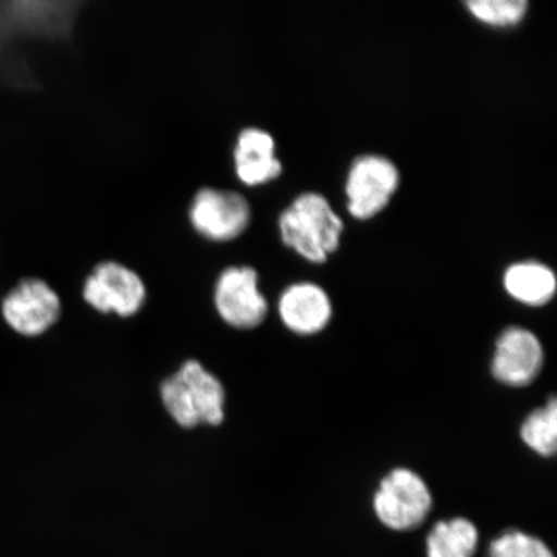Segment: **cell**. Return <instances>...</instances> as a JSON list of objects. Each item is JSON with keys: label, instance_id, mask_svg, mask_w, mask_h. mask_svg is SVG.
<instances>
[{"label": "cell", "instance_id": "obj_16", "mask_svg": "<svg viewBox=\"0 0 557 557\" xmlns=\"http://www.w3.org/2000/svg\"><path fill=\"white\" fill-rule=\"evenodd\" d=\"M486 557H555L539 537L517 529L499 534L487 547Z\"/></svg>", "mask_w": 557, "mask_h": 557}, {"label": "cell", "instance_id": "obj_8", "mask_svg": "<svg viewBox=\"0 0 557 557\" xmlns=\"http://www.w3.org/2000/svg\"><path fill=\"white\" fill-rule=\"evenodd\" d=\"M61 298L44 278L26 277L3 298L2 315L24 337H39L59 322Z\"/></svg>", "mask_w": 557, "mask_h": 557}, {"label": "cell", "instance_id": "obj_15", "mask_svg": "<svg viewBox=\"0 0 557 557\" xmlns=\"http://www.w3.org/2000/svg\"><path fill=\"white\" fill-rule=\"evenodd\" d=\"M470 15L493 27H512L528 13L527 0H471L465 3Z\"/></svg>", "mask_w": 557, "mask_h": 557}, {"label": "cell", "instance_id": "obj_7", "mask_svg": "<svg viewBox=\"0 0 557 557\" xmlns=\"http://www.w3.org/2000/svg\"><path fill=\"white\" fill-rule=\"evenodd\" d=\"M399 185L400 173L393 160L377 154L355 159L345 184L348 213L359 221L374 219L389 205Z\"/></svg>", "mask_w": 557, "mask_h": 557}, {"label": "cell", "instance_id": "obj_14", "mask_svg": "<svg viewBox=\"0 0 557 557\" xmlns=\"http://www.w3.org/2000/svg\"><path fill=\"white\" fill-rule=\"evenodd\" d=\"M521 441L541 457H554L557 449V400L548 398L545 406L534 409L520 429Z\"/></svg>", "mask_w": 557, "mask_h": 557}, {"label": "cell", "instance_id": "obj_10", "mask_svg": "<svg viewBox=\"0 0 557 557\" xmlns=\"http://www.w3.org/2000/svg\"><path fill=\"white\" fill-rule=\"evenodd\" d=\"M232 157L235 177L244 186L268 185L282 176L283 163L276 156V141L267 129L243 128L236 136Z\"/></svg>", "mask_w": 557, "mask_h": 557}, {"label": "cell", "instance_id": "obj_3", "mask_svg": "<svg viewBox=\"0 0 557 557\" xmlns=\"http://www.w3.org/2000/svg\"><path fill=\"white\" fill-rule=\"evenodd\" d=\"M252 206L236 190L205 186L193 195L187 220L194 233L211 243L239 239L252 224Z\"/></svg>", "mask_w": 557, "mask_h": 557}, {"label": "cell", "instance_id": "obj_9", "mask_svg": "<svg viewBox=\"0 0 557 557\" xmlns=\"http://www.w3.org/2000/svg\"><path fill=\"white\" fill-rule=\"evenodd\" d=\"M543 361L545 351L540 338L522 326H508L497 338L491 372L503 385L525 387L539 377Z\"/></svg>", "mask_w": 557, "mask_h": 557}, {"label": "cell", "instance_id": "obj_1", "mask_svg": "<svg viewBox=\"0 0 557 557\" xmlns=\"http://www.w3.org/2000/svg\"><path fill=\"white\" fill-rule=\"evenodd\" d=\"M344 221L324 195L299 194L277 219L278 235L285 247L304 260L322 264L339 248Z\"/></svg>", "mask_w": 557, "mask_h": 557}, {"label": "cell", "instance_id": "obj_6", "mask_svg": "<svg viewBox=\"0 0 557 557\" xmlns=\"http://www.w3.org/2000/svg\"><path fill=\"white\" fill-rule=\"evenodd\" d=\"M213 305L222 322L239 331L257 329L269 312L259 273L248 264H233L221 271L214 282Z\"/></svg>", "mask_w": 557, "mask_h": 557}, {"label": "cell", "instance_id": "obj_11", "mask_svg": "<svg viewBox=\"0 0 557 557\" xmlns=\"http://www.w3.org/2000/svg\"><path fill=\"white\" fill-rule=\"evenodd\" d=\"M277 313L285 329L298 336H312L330 324L331 298L320 285L297 282L288 285L277 299Z\"/></svg>", "mask_w": 557, "mask_h": 557}, {"label": "cell", "instance_id": "obj_13", "mask_svg": "<svg viewBox=\"0 0 557 557\" xmlns=\"http://www.w3.org/2000/svg\"><path fill=\"white\" fill-rule=\"evenodd\" d=\"M479 545V531L466 518L436 522L428 534V557H473Z\"/></svg>", "mask_w": 557, "mask_h": 557}, {"label": "cell", "instance_id": "obj_5", "mask_svg": "<svg viewBox=\"0 0 557 557\" xmlns=\"http://www.w3.org/2000/svg\"><path fill=\"white\" fill-rule=\"evenodd\" d=\"M82 296L97 312L132 318L143 310L148 288L136 270L122 262L97 263L83 283Z\"/></svg>", "mask_w": 557, "mask_h": 557}, {"label": "cell", "instance_id": "obj_2", "mask_svg": "<svg viewBox=\"0 0 557 557\" xmlns=\"http://www.w3.org/2000/svg\"><path fill=\"white\" fill-rule=\"evenodd\" d=\"M159 392L166 413L181 428L219 426L225 420L226 389L198 360H186Z\"/></svg>", "mask_w": 557, "mask_h": 557}, {"label": "cell", "instance_id": "obj_4", "mask_svg": "<svg viewBox=\"0 0 557 557\" xmlns=\"http://www.w3.org/2000/svg\"><path fill=\"white\" fill-rule=\"evenodd\" d=\"M375 517L388 529L409 532L421 527L433 510V494L413 470L398 468L381 480L373 497Z\"/></svg>", "mask_w": 557, "mask_h": 557}, {"label": "cell", "instance_id": "obj_12", "mask_svg": "<svg viewBox=\"0 0 557 557\" xmlns=\"http://www.w3.org/2000/svg\"><path fill=\"white\" fill-rule=\"evenodd\" d=\"M506 294L529 308H542L553 301L557 290L554 270L539 261H520L504 274Z\"/></svg>", "mask_w": 557, "mask_h": 557}]
</instances>
